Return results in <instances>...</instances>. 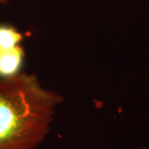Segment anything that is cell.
Returning <instances> with one entry per match:
<instances>
[{"instance_id": "1", "label": "cell", "mask_w": 149, "mask_h": 149, "mask_svg": "<svg viewBox=\"0 0 149 149\" xmlns=\"http://www.w3.org/2000/svg\"><path fill=\"white\" fill-rule=\"evenodd\" d=\"M63 96L34 73L0 80V149H37L50 133Z\"/></svg>"}, {"instance_id": "2", "label": "cell", "mask_w": 149, "mask_h": 149, "mask_svg": "<svg viewBox=\"0 0 149 149\" xmlns=\"http://www.w3.org/2000/svg\"><path fill=\"white\" fill-rule=\"evenodd\" d=\"M25 51L21 45L0 52V78L6 79L21 73Z\"/></svg>"}, {"instance_id": "3", "label": "cell", "mask_w": 149, "mask_h": 149, "mask_svg": "<svg viewBox=\"0 0 149 149\" xmlns=\"http://www.w3.org/2000/svg\"><path fill=\"white\" fill-rule=\"evenodd\" d=\"M22 40V33L16 27L10 24L0 23V52L15 47L20 45Z\"/></svg>"}, {"instance_id": "4", "label": "cell", "mask_w": 149, "mask_h": 149, "mask_svg": "<svg viewBox=\"0 0 149 149\" xmlns=\"http://www.w3.org/2000/svg\"><path fill=\"white\" fill-rule=\"evenodd\" d=\"M11 0H0V5H7L10 3Z\"/></svg>"}]
</instances>
